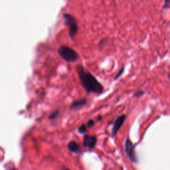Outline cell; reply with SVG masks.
<instances>
[{"mask_svg": "<svg viewBox=\"0 0 170 170\" xmlns=\"http://www.w3.org/2000/svg\"><path fill=\"white\" fill-rule=\"evenodd\" d=\"M76 71L81 84L86 92L88 93H96L98 95L101 94L103 92L104 88L102 85L91 72L86 71L81 65L76 66Z\"/></svg>", "mask_w": 170, "mask_h": 170, "instance_id": "1", "label": "cell"}, {"mask_svg": "<svg viewBox=\"0 0 170 170\" xmlns=\"http://www.w3.org/2000/svg\"><path fill=\"white\" fill-rule=\"evenodd\" d=\"M58 54L66 62H75L79 59L78 53L71 47L66 45L60 47L58 49Z\"/></svg>", "mask_w": 170, "mask_h": 170, "instance_id": "2", "label": "cell"}, {"mask_svg": "<svg viewBox=\"0 0 170 170\" xmlns=\"http://www.w3.org/2000/svg\"><path fill=\"white\" fill-rule=\"evenodd\" d=\"M64 18L65 19V23L66 25L69 27V35L70 37L72 39H74L76 34L78 32V25L75 19L69 14H65Z\"/></svg>", "mask_w": 170, "mask_h": 170, "instance_id": "3", "label": "cell"}, {"mask_svg": "<svg viewBox=\"0 0 170 170\" xmlns=\"http://www.w3.org/2000/svg\"><path fill=\"white\" fill-rule=\"evenodd\" d=\"M125 152L127 155L128 158L130 159V160L133 163H137L138 158L135 152V146L133 144V143L130 141V140L127 138L125 142Z\"/></svg>", "mask_w": 170, "mask_h": 170, "instance_id": "4", "label": "cell"}, {"mask_svg": "<svg viewBox=\"0 0 170 170\" xmlns=\"http://www.w3.org/2000/svg\"><path fill=\"white\" fill-rule=\"evenodd\" d=\"M126 116L125 114H122L116 118L115 121L114 122V123H113L112 129V135L113 136L117 134L118 132L120 130V129L121 128L122 126L123 125V124H124V122L126 120Z\"/></svg>", "mask_w": 170, "mask_h": 170, "instance_id": "5", "label": "cell"}, {"mask_svg": "<svg viewBox=\"0 0 170 170\" xmlns=\"http://www.w3.org/2000/svg\"><path fill=\"white\" fill-rule=\"evenodd\" d=\"M97 138L95 136L91 135H85L83 138V146L85 148L89 149H92L95 147Z\"/></svg>", "mask_w": 170, "mask_h": 170, "instance_id": "6", "label": "cell"}, {"mask_svg": "<svg viewBox=\"0 0 170 170\" xmlns=\"http://www.w3.org/2000/svg\"><path fill=\"white\" fill-rule=\"evenodd\" d=\"M67 148L72 153H75V154H80L81 153V149L80 146L76 142L73 140H71L69 142Z\"/></svg>", "mask_w": 170, "mask_h": 170, "instance_id": "7", "label": "cell"}, {"mask_svg": "<svg viewBox=\"0 0 170 170\" xmlns=\"http://www.w3.org/2000/svg\"><path fill=\"white\" fill-rule=\"evenodd\" d=\"M87 104V99L84 98L80 100H76V101H73L71 106H70V108L71 109H76V108H79L83 107L85 105Z\"/></svg>", "mask_w": 170, "mask_h": 170, "instance_id": "8", "label": "cell"}, {"mask_svg": "<svg viewBox=\"0 0 170 170\" xmlns=\"http://www.w3.org/2000/svg\"><path fill=\"white\" fill-rule=\"evenodd\" d=\"M59 114V111H53V112L51 113V114L49 116V119L51 120H54V119L56 118H57Z\"/></svg>", "mask_w": 170, "mask_h": 170, "instance_id": "9", "label": "cell"}, {"mask_svg": "<svg viewBox=\"0 0 170 170\" xmlns=\"http://www.w3.org/2000/svg\"><path fill=\"white\" fill-rule=\"evenodd\" d=\"M78 131L79 133H81V134H84V133L86 132V131H87V128H86V126L85 124H82L79 128Z\"/></svg>", "mask_w": 170, "mask_h": 170, "instance_id": "10", "label": "cell"}, {"mask_svg": "<svg viewBox=\"0 0 170 170\" xmlns=\"http://www.w3.org/2000/svg\"><path fill=\"white\" fill-rule=\"evenodd\" d=\"M124 66H123V67L120 70V71L117 73V75H116V76L114 77V79L116 80L117 79H118L120 76L122 75V73L124 72Z\"/></svg>", "mask_w": 170, "mask_h": 170, "instance_id": "11", "label": "cell"}, {"mask_svg": "<svg viewBox=\"0 0 170 170\" xmlns=\"http://www.w3.org/2000/svg\"><path fill=\"white\" fill-rule=\"evenodd\" d=\"M94 125H95V122H94V120H92V119L89 120H88V122H87V124H86V126H87L88 127H89V128L92 127V126H94Z\"/></svg>", "mask_w": 170, "mask_h": 170, "instance_id": "12", "label": "cell"}, {"mask_svg": "<svg viewBox=\"0 0 170 170\" xmlns=\"http://www.w3.org/2000/svg\"><path fill=\"white\" fill-rule=\"evenodd\" d=\"M144 92L143 91H138V92H136L135 94H134V96H142L143 95H144Z\"/></svg>", "mask_w": 170, "mask_h": 170, "instance_id": "13", "label": "cell"}, {"mask_svg": "<svg viewBox=\"0 0 170 170\" xmlns=\"http://www.w3.org/2000/svg\"><path fill=\"white\" fill-rule=\"evenodd\" d=\"M169 0H165V4H164V8H167V6L169 5Z\"/></svg>", "mask_w": 170, "mask_h": 170, "instance_id": "14", "label": "cell"}, {"mask_svg": "<svg viewBox=\"0 0 170 170\" xmlns=\"http://www.w3.org/2000/svg\"><path fill=\"white\" fill-rule=\"evenodd\" d=\"M101 119H102V117H101V116H98V118H97V120H96L98 121V120H101Z\"/></svg>", "mask_w": 170, "mask_h": 170, "instance_id": "15", "label": "cell"}, {"mask_svg": "<svg viewBox=\"0 0 170 170\" xmlns=\"http://www.w3.org/2000/svg\"><path fill=\"white\" fill-rule=\"evenodd\" d=\"M168 77H169V80H170V73H169V75H168Z\"/></svg>", "mask_w": 170, "mask_h": 170, "instance_id": "16", "label": "cell"}]
</instances>
